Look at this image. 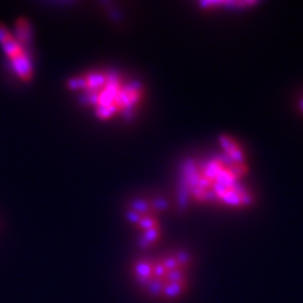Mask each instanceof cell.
I'll return each instance as SVG.
<instances>
[{
	"label": "cell",
	"mask_w": 303,
	"mask_h": 303,
	"mask_svg": "<svg viewBox=\"0 0 303 303\" xmlns=\"http://www.w3.org/2000/svg\"><path fill=\"white\" fill-rule=\"evenodd\" d=\"M192 255L182 249L147 253L132 264V279L144 295L173 302L187 293L192 273Z\"/></svg>",
	"instance_id": "obj_3"
},
{
	"label": "cell",
	"mask_w": 303,
	"mask_h": 303,
	"mask_svg": "<svg viewBox=\"0 0 303 303\" xmlns=\"http://www.w3.org/2000/svg\"><path fill=\"white\" fill-rule=\"evenodd\" d=\"M13 33L20 42L30 47V43H32V24H30V21L27 18L19 16L16 19L15 23H14Z\"/></svg>",
	"instance_id": "obj_6"
},
{
	"label": "cell",
	"mask_w": 303,
	"mask_h": 303,
	"mask_svg": "<svg viewBox=\"0 0 303 303\" xmlns=\"http://www.w3.org/2000/svg\"><path fill=\"white\" fill-rule=\"evenodd\" d=\"M167 206L168 202L158 196L135 197L125 206L124 218L142 250L149 252L163 238V216Z\"/></svg>",
	"instance_id": "obj_4"
},
{
	"label": "cell",
	"mask_w": 303,
	"mask_h": 303,
	"mask_svg": "<svg viewBox=\"0 0 303 303\" xmlns=\"http://www.w3.org/2000/svg\"><path fill=\"white\" fill-rule=\"evenodd\" d=\"M248 172L244 147L233 137L223 135L216 153L206 158H191L182 164L178 177V204L247 209L254 202V193L247 183Z\"/></svg>",
	"instance_id": "obj_1"
},
{
	"label": "cell",
	"mask_w": 303,
	"mask_h": 303,
	"mask_svg": "<svg viewBox=\"0 0 303 303\" xmlns=\"http://www.w3.org/2000/svg\"><path fill=\"white\" fill-rule=\"evenodd\" d=\"M298 110L303 114V96L298 100Z\"/></svg>",
	"instance_id": "obj_7"
},
{
	"label": "cell",
	"mask_w": 303,
	"mask_h": 303,
	"mask_svg": "<svg viewBox=\"0 0 303 303\" xmlns=\"http://www.w3.org/2000/svg\"><path fill=\"white\" fill-rule=\"evenodd\" d=\"M66 90L101 123L130 121L145 101L143 82L114 68H92L70 76Z\"/></svg>",
	"instance_id": "obj_2"
},
{
	"label": "cell",
	"mask_w": 303,
	"mask_h": 303,
	"mask_svg": "<svg viewBox=\"0 0 303 303\" xmlns=\"http://www.w3.org/2000/svg\"><path fill=\"white\" fill-rule=\"evenodd\" d=\"M0 49L13 75L21 83H30L34 78V62L30 47L15 37L3 21H0Z\"/></svg>",
	"instance_id": "obj_5"
}]
</instances>
